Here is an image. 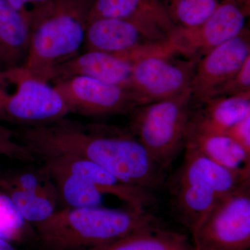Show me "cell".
<instances>
[{"instance_id":"7a4b0ae2","label":"cell","mask_w":250,"mask_h":250,"mask_svg":"<svg viewBox=\"0 0 250 250\" xmlns=\"http://www.w3.org/2000/svg\"><path fill=\"white\" fill-rule=\"evenodd\" d=\"M157 225L147 209L100 205L65 207L34 228L40 250H86Z\"/></svg>"},{"instance_id":"603a6c76","label":"cell","mask_w":250,"mask_h":250,"mask_svg":"<svg viewBox=\"0 0 250 250\" xmlns=\"http://www.w3.org/2000/svg\"><path fill=\"white\" fill-rule=\"evenodd\" d=\"M29 225L18 213L7 195L0 192V237L14 243L36 237L35 231L29 229Z\"/></svg>"},{"instance_id":"7402d4cb","label":"cell","mask_w":250,"mask_h":250,"mask_svg":"<svg viewBox=\"0 0 250 250\" xmlns=\"http://www.w3.org/2000/svg\"><path fill=\"white\" fill-rule=\"evenodd\" d=\"M220 0H164L166 12L177 27L190 29L202 24Z\"/></svg>"},{"instance_id":"30bf717a","label":"cell","mask_w":250,"mask_h":250,"mask_svg":"<svg viewBox=\"0 0 250 250\" xmlns=\"http://www.w3.org/2000/svg\"><path fill=\"white\" fill-rule=\"evenodd\" d=\"M52 85L70 113L88 116L130 114L140 106L136 95L128 88L90 77H69Z\"/></svg>"},{"instance_id":"d6986e66","label":"cell","mask_w":250,"mask_h":250,"mask_svg":"<svg viewBox=\"0 0 250 250\" xmlns=\"http://www.w3.org/2000/svg\"><path fill=\"white\" fill-rule=\"evenodd\" d=\"M86 250H195V248L185 235L157 225Z\"/></svg>"},{"instance_id":"d4e9b609","label":"cell","mask_w":250,"mask_h":250,"mask_svg":"<svg viewBox=\"0 0 250 250\" xmlns=\"http://www.w3.org/2000/svg\"><path fill=\"white\" fill-rule=\"evenodd\" d=\"M0 155L21 161H32L35 157L15 137L14 131L0 126Z\"/></svg>"},{"instance_id":"cb8c5ba5","label":"cell","mask_w":250,"mask_h":250,"mask_svg":"<svg viewBox=\"0 0 250 250\" xmlns=\"http://www.w3.org/2000/svg\"><path fill=\"white\" fill-rule=\"evenodd\" d=\"M30 26L34 29L47 16L54 0H7Z\"/></svg>"},{"instance_id":"8fae6325","label":"cell","mask_w":250,"mask_h":250,"mask_svg":"<svg viewBox=\"0 0 250 250\" xmlns=\"http://www.w3.org/2000/svg\"><path fill=\"white\" fill-rule=\"evenodd\" d=\"M174 29L144 20L100 18L88 22L83 45L86 50L126 53L167 42Z\"/></svg>"},{"instance_id":"5bb4252c","label":"cell","mask_w":250,"mask_h":250,"mask_svg":"<svg viewBox=\"0 0 250 250\" xmlns=\"http://www.w3.org/2000/svg\"><path fill=\"white\" fill-rule=\"evenodd\" d=\"M141 57V54L136 50L123 54L86 50L57 66L50 83L82 76L129 89L133 66Z\"/></svg>"},{"instance_id":"ba28073f","label":"cell","mask_w":250,"mask_h":250,"mask_svg":"<svg viewBox=\"0 0 250 250\" xmlns=\"http://www.w3.org/2000/svg\"><path fill=\"white\" fill-rule=\"evenodd\" d=\"M174 52L151 54L139 59L133 66L129 89L140 106L173 98L190 88L197 61Z\"/></svg>"},{"instance_id":"9a60e30c","label":"cell","mask_w":250,"mask_h":250,"mask_svg":"<svg viewBox=\"0 0 250 250\" xmlns=\"http://www.w3.org/2000/svg\"><path fill=\"white\" fill-rule=\"evenodd\" d=\"M202 105V109L191 116L189 129L225 134L231 126L250 116V92L210 99Z\"/></svg>"},{"instance_id":"277c9868","label":"cell","mask_w":250,"mask_h":250,"mask_svg":"<svg viewBox=\"0 0 250 250\" xmlns=\"http://www.w3.org/2000/svg\"><path fill=\"white\" fill-rule=\"evenodd\" d=\"M192 102L190 88L173 98L141 105L130 113V131L164 170L185 146Z\"/></svg>"},{"instance_id":"7c38bea8","label":"cell","mask_w":250,"mask_h":250,"mask_svg":"<svg viewBox=\"0 0 250 250\" xmlns=\"http://www.w3.org/2000/svg\"><path fill=\"white\" fill-rule=\"evenodd\" d=\"M250 57V34L239 35L212 49L197 62L190 89L200 104L213 98L217 90L239 71Z\"/></svg>"},{"instance_id":"4fadbf2b","label":"cell","mask_w":250,"mask_h":250,"mask_svg":"<svg viewBox=\"0 0 250 250\" xmlns=\"http://www.w3.org/2000/svg\"><path fill=\"white\" fill-rule=\"evenodd\" d=\"M42 159L44 164L78 176L100 193L113 195L128 207L147 209L157 201L152 190L130 185L101 166L83 158L63 154Z\"/></svg>"},{"instance_id":"484cf974","label":"cell","mask_w":250,"mask_h":250,"mask_svg":"<svg viewBox=\"0 0 250 250\" xmlns=\"http://www.w3.org/2000/svg\"><path fill=\"white\" fill-rule=\"evenodd\" d=\"M250 92V57L229 82L220 87L213 98ZM212 99V98H211Z\"/></svg>"},{"instance_id":"ac0fdd59","label":"cell","mask_w":250,"mask_h":250,"mask_svg":"<svg viewBox=\"0 0 250 250\" xmlns=\"http://www.w3.org/2000/svg\"><path fill=\"white\" fill-rule=\"evenodd\" d=\"M100 18L144 20L170 29L176 27L166 12L164 0H95L88 22Z\"/></svg>"},{"instance_id":"52a82bcc","label":"cell","mask_w":250,"mask_h":250,"mask_svg":"<svg viewBox=\"0 0 250 250\" xmlns=\"http://www.w3.org/2000/svg\"><path fill=\"white\" fill-rule=\"evenodd\" d=\"M172 189L179 216L190 233L228 195L223 174L205 161L182 164Z\"/></svg>"},{"instance_id":"2e32d148","label":"cell","mask_w":250,"mask_h":250,"mask_svg":"<svg viewBox=\"0 0 250 250\" xmlns=\"http://www.w3.org/2000/svg\"><path fill=\"white\" fill-rule=\"evenodd\" d=\"M30 26L7 0H0V62L4 67L21 66L30 46Z\"/></svg>"},{"instance_id":"e0dca14e","label":"cell","mask_w":250,"mask_h":250,"mask_svg":"<svg viewBox=\"0 0 250 250\" xmlns=\"http://www.w3.org/2000/svg\"><path fill=\"white\" fill-rule=\"evenodd\" d=\"M198 149L229 170L250 174V154L226 134L201 132L188 128L185 145Z\"/></svg>"},{"instance_id":"8992f818","label":"cell","mask_w":250,"mask_h":250,"mask_svg":"<svg viewBox=\"0 0 250 250\" xmlns=\"http://www.w3.org/2000/svg\"><path fill=\"white\" fill-rule=\"evenodd\" d=\"M191 234L195 250H250V181L222 199Z\"/></svg>"},{"instance_id":"6da1fadb","label":"cell","mask_w":250,"mask_h":250,"mask_svg":"<svg viewBox=\"0 0 250 250\" xmlns=\"http://www.w3.org/2000/svg\"><path fill=\"white\" fill-rule=\"evenodd\" d=\"M34 156L72 155L106 169L123 182L147 190L159 188L166 170L131 131L103 125H83L64 118L14 131Z\"/></svg>"},{"instance_id":"5b68a950","label":"cell","mask_w":250,"mask_h":250,"mask_svg":"<svg viewBox=\"0 0 250 250\" xmlns=\"http://www.w3.org/2000/svg\"><path fill=\"white\" fill-rule=\"evenodd\" d=\"M69 114L52 83L22 65L0 69V121L36 126L61 121Z\"/></svg>"},{"instance_id":"3957f363","label":"cell","mask_w":250,"mask_h":250,"mask_svg":"<svg viewBox=\"0 0 250 250\" xmlns=\"http://www.w3.org/2000/svg\"><path fill=\"white\" fill-rule=\"evenodd\" d=\"M95 0H54L47 16L34 29L22 66L50 83L54 70L77 54L84 43Z\"/></svg>"},{"instance_id":"f546056e","label":"cell","mask_w":250,"mask_h":250,"mask_svg":"<svg viewBox=\"0 0 250 250\" xmlns=\"http://www.w3.org/2000/svg\"><path fill=\"white\" fill-rule=\"evenodd\" d=\"M1 62H0V66H1ZM0 69H1V67H0Z\"/></svg>"},{"instance_id":"83f0119b","label":"cell","mask_w":250,"mask_h":250,"mask_svg":"<svg viewBox=\"0 0 250 250\" xmlns=\"http://www.w3.org/2000/svg\"><path fill=\"white\" fill-rule=\"evenodd\" d=\"M0 250H19L14 242L0 237Z\"/></svg>"},{"instance_id":"44dd1931","label":"cell","mask_w":250,"mask_h":250,"mask_svg":"<svg viewBox=\"0 0 250 250\" xmlns=\"http://www.w3.org/2000/svg\"><path fill=\"white\" fill-rule=\"evenodd\" d=\"M0 188L9 197L21 217L31 226L45 221L57 210L55 197L4 184H0Z\"/></svg>"},{"instance_id":"4316f807","label":"cell","mask_w":250,"mask_h":250,"mask_svg":"<svg viewBox=\"0 0 250 250\" xmlns=\"http://www.w3.org/2000/svg\"><path fill=\"white\" fill-rule=\"evenodd\" d=\"M225 134L250 154V115L231 126Z\"/></svg>"},{"instance_id":"f1b7e54d","label":"cell","mask_w":250,"mask_h":250,"mask_svg":"<svg viewBox=\"0 0 250 250\" xmlns=\"http://www.w3.org/2000/svg\"><path fill=\"white\" fill-rule=\"evenodd\" d=\"M238 4L241 6H246V5H250V0H233Z\"/></svg>"},{"instance_id":"ffe728a7","label":"cell","mask_w":250,"mask_h":250,"mask_svg":"<svg viewBox=\"0 0 250 250\" xmlns=\"http://www.w3.org/2000/svg\"><path fill=\"white\" fill-rule=\"evenodd\" d=\"M43 168L53 182L59 200L67 207L102 205L103 194L78 176L48 164H44Z\"/></svg>"},{"instance_id":"9c48e42d","label":"cell","mask_w":250,"mask_h":250,"mask_svg":"<svg viewBox=\"0 0 250 250\" xmlns=\"http://www.w3.org/2000/svg\"><path fill=\"white\" fill-rule=\"evenodd\" d=\"M250 5L241 6L233 0H220L213 14L196 27H176L169 41L176 53L198 62L212 49L231 40L245 30Z\"/></svg>"}]
</instances>
